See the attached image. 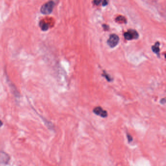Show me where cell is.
I'll return each instance as SVG.
<instances>
[{"label": "cell", "instance_id": "6da1fadb", "mask_svg": "<svg viewBox=\"0 0 166 166\" xmlns=\"http://www.w3.org/2000/svg\"><path fill=\"white\" fill-rule=\"evenodd\" d=\"M55 3L54 1H50L43 3L40 8V12L44 15H49L52 12Z\"/></svg>", "mask_w": 166, "mask_h": 166}, {"label": "cell", "instance_id": "7a4b0ae2", "mask_svg": "<svg viewBox=\"0 0 166 166\" xmlns=\"http://www.w3.org/2000/svg\"><path fill=\"white\" fill-rule=\"evenodd\" d=\"M124 37L126 40H132L139 38V34L135 30L129 29L127 32L124 33Z\"/></svg>", "mask_w": 166, "mask_h": 166}, {"label": "cell", "instance_id": "3957f363", "mask_svg": "<svg viewBox=\"0 0 166 166\" xmlns=\"http://www.w3.org/2000/svg\"><path fill=\"white\" fill-rule=\"evenodd\" d=\"M119 40V37L115 34H112L107 40V44L111 48H114L118 45Z\"/></svg>", "mask_w": 166, "mask_h": 166}, {"label": "cell", "instance_id": "277c9868", "mask_svg": "<svg viewBox=\"0 0 166 166\" xmlns=\"http://www.w3.org/2000/svg\"><path fill=\"white\" fill-rule=\"evenodd\" d=\"M93 112L96 115H99L103 118H105L108 116L107 112L106 110H103L100 106L95 107L93 110Z\"/></svg>", "mask_w": 166, "mask_h": 166}, {"label": "cell", "instance_id": "5b68a950", "mask_svg": "<svg viewBox=\"0 0 166 166\" xmlns=\"http://www.w3.org/2000/svg\"><path fill=\"white\" fill-rule=\"evenodd\" d=\"M10 160V157L8 154L3 151H0V164L7 165Z\"/></svg>", "mask_w": 166, "mask_h": 166}, {"label": "cell", "instance_id": "8992f818", "mask_svg": "<svg viewBox=\"0 0 166 166\" xmlns=\"http://www.w3.org/2000/svg\"><path fill=\"white\" fill-rule=\"evenodd\" d=\"M159 46H160V43H159V42H157L155 43V45L152 47V50L153 51V52L155 54H156L159 58L160 57Z\"/></svg>", "mask_w": 166, "mask_h": 166}, {"label": "cell", "instance_id": "52a82bcc", "mask_svg": "<svg viewBox=\"0 0 166 166\" xmlns=\"http://www.w3.org/2000/svg\"><path fill=\"white\" fill-rule=\"evenodd\" d=\"M39 26L40 27V29L43 31H47L49 28V24L43 20L40 21L39 23Z\"/></svg>", "mask_w": 166, "mask_h": 166}, {"label": "cell", "instance_id": "ba28073f", "mask_svg": "<svg viewBox=\"0 0 166 166\" xmlns=\"http://www.w3.org/2000/svg\"><path fill=\"white\" fill-rule=\"evenodd\" d=\"M115 21L118 23H127V20L125 18V17L122 16H119L118 17H117L115 19Z\"/></svg>", "mask_w": 166, "mask_h": 166}, {"label": "cell", "instance_id": "9c48e42d", "mask_svg": "<svg viewBox=\"0 0 166 166\" xmlns=\"http://www.w3.org/2000/svg\"><path fill=\"white\" fill-rule=\"evenodd\" d=\"M102 76L105 78V79L107 80L108 82H111L112 80V79L111 78L108 74H107L105 71H103V73L102 74Z\"/></svg>", "mask_w": 166, "mask_h": 166}, {"label": "cell", "instance_id": "30bf717a", "mask_svg": "<svg viewBox=\"0 0 166 166\" xmlns=\"http://www.w3.org/2000/svg\"><path fill=\"white\" fill-rule=\"evenodd\" d=\"M127 139H128V141L129 143L132 142L133 139H132V136L130 135L129 134H127Z\"/></svg>", "mask_w": 166, "mask_h": 166}, {"label": "cell", "instance_id": "8fae6325", "mask_svg": "<svg viewBox=\"0 0 166 166\" xmlns=\"http://www.w3.org/2000/svg\"><path fill=\"white\" fill-rule=\"evenodd\" d=\"M102 26H103V29L105 31H107L109 29V26H108V25L104 24V25H102Z\"/></svg>", "mask_w": 166, "mask_h": 166}, {"label": "cell", "instance_id": "7c38bea8", "mask_svg": "<svg viewBox=\"0 0 166 166\" xmlns=\"http://www.w3.org/2000/svg\"><path fill=\"white\" fill-rule=\"evenodd\" d=\"M100 2H102V1H93L94 4L95 5H99L100 3Z\"/></svg>", "mask_w": 166, "mask_h": 166}, {"label": "cell", "instance_id": "4fadbf2b", "mask_svg": "<svg viewBox=\"0 0 166 166\" xmlns=\"http://www.w3.org/2000/svg\"><path fill=\"white\" fill-rule=\"evenodd\" d=\"M108 2L107 1H104L102 2V6H106L107 5H108Z\"/></svg>", "mask_w": 166, "mask_h": 166}, {"label": "cell", "instance_id": "5bb4252c", "mask_svg": "<svg viewBox=\"0 0 166 166\" xmlns=\"http://www.w3.org/2000/svg\"><path fill=\"white\" fill-rule=\"evenodd\" d=\"M160 103L162 104H164L166 103V99L165 98L162 99L161 100H160Z\"/></svg>", "mask_w": 166, "mask_h": 166}, {"label": "cell", "instance_id": "9a60e30c", "mask_svg": "<svg viewBox=\"0 0 166 166\" xmlns=\"http://www.w3.org/2000/svg\"><path fill=\"white\" fill-rule=\"evenodd\" d=\"M3 125V123L2 121V120H0V127H1Z\"/></svg>", "mask_w": 166, "mask_h": 166}]
</instances>
